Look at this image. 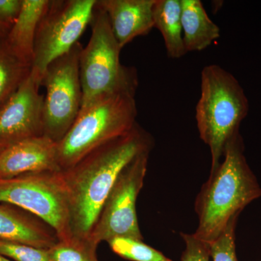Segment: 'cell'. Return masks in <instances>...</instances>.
Returning <instances> with one entry per match:
<instances>
[{
	"label": "cell",
	"mask_w": 261,
	"mask_h": 261,
	"mask_svg": "<svg viewBox=\"0 0 261 261\" xmlns=\"http://www.w3.org/2000/svg\"><path fill=\"white\" fill-rule=\"evenodd\" d=\"M152 146V136L137 123L129 132L99 146L63 171L72 236L89 238L118 175L139 154L151 151Z\"/></svg>",
	"instance_id": "obj_1"
},
{
	"label": "cell",
	"mask_w": 261,
	"mask_h": 261,
	"mask_svg": "<svg viewBox=\"0 0 261 261\" xmlns=\"http://www.w3.org/2000/svg\"><path fill=\"white\" fill-rule=\"evenodd\" d=\"M240 132L228 142L222 161L196 200L198 226L194 235L207 244L221 234L228 223L252 201L261 197V187L247 164Z\"/></svg>",
	"instance_id": "obj_2"
},
{
	"label": "cell",
	"mask_w": 261,
	"mask_h": 261,
	"mask_svg": "<svg viewBox=\"0 0 261 261\" xmlns=\"http://www.w3.org/2000/svg\"><path fill=\"white\" fill-rule=\"evenodd\" d=\"M249 109L245 90L233 75L220 65L204 67L195 118L200 139L210 148L211 170L222 161L228 142L240 132Z\"/></svg>",
	"instance_id": "obj_3"
},
{
	"label": "cell",
	"mask_w": 261,
	"mask_h": 261,
	"mask_svg": "<svg viewBox=\"0 0 261 261\" xmlns=\"http://www.w3.org/2000/svg\"><path fill=\"white\" fill-rule=\"evenodd\" d=\"M136 91H118L94 98L81 108L70 129L57 143L62 171L73 167L89 152L129 132L137 116Z\"/></svg>",
	"instance_id": "obj_4"
},
{
	"label": "cell",
	"mask_w": 261,
	"mask_h": 261,
	"mask_svg": "<svg viewBox=\"0 0 261 261\" xmlns=\"http://www.w3.org/2000/svg\"><path fill=\"white\" fill-rule=\"evenodd\" d=\"M90 24V39L86 47H82L80 56L82 107L102 94L137 91L139 85L135 68L121 64L122 49L113 34L107 14L97 3Z\"/></svg>",
	"instance_id": "obj_5"
},
{
	"label": "cell",
	"mask_w": 261,
	"mask_h": 261,
	"mask_svg": "<svg viewBox=\"0 0 261 261\" xmlns=\"http://www.w3.org/2000/svg\"><path fill=\"white\" fill-rule=\"evenodd\" d=\"M0 202L37 216L54 230L58 240L72 236L69 201L63 171L27 173L0 179Z\"/></svg>",
	"instance_id": "obj_6"
},
{
	"label": "cell",
	"mask_w": 261,
	"mask_h": 261,
	"mask_svg": "<svg viewBox=\"0 0 261 261\" xmlns=\"http://www.w3.org/2000/svg\"><path fill=\"white\" fill-rule=\"evenodd\" d=\"M97 0H49L34 43L32 72L42 80L48 65L68 53L90 24Z\"/></svg>",
	"instance_id": "obj_7"
},
{
	"label": "cell",
	"mask_w": 261,
	"mask_h": 261,
	"mask_svg": "<svg viewBox=\"0 0 261 261\" xmlns=\"http://www.w3.org/2000/svg\"><path fill=\"white\" fill-rule=\"evenodd\" d=\"M82 46L76 43L68 53L48 65L42 76L44 135L58 143L66 135L80 112L83 99L80 73Z\"/></svg>",
	"instance_id": "obj_8"
},
{
	"label": "cell",
	"mask_w": 261,
	"mask_h": 261,
	"mask_svg": "<svg viewBox=\"0 0 261 261\" xmlns=\"http://www.w3.org/2000/svg\"><path fill=\"white\" fill-rule=\"evenodd\" d=\"M149 153L139 154L118 175L89 236L97 245L116 238L142 240L136 202L143 187Z\"/></svg>",
	"instance_id": "obj_9"
},
{
	"label": "cell",
	"mask_w": 261,
	"mask_h": 261,
	"mask_svg": "<svg viewBox=\"0 0 261 261\" xmlns=\"http://www.w3.org/2000/svg\"><path fill=\"white\" fill-rule=\"evenodd\" d=\"M42 80L32 72L0 107V150L27 139L44 135Z\"/></svg>",
	"instance_id": "obj_10"
},
{
	"label": "cell",
	"mask_w": 261,
	"mask_h": 261,
	"mask_svg": "<svg viewBox=\"0 0 261 261\" xmlns=\"http://www.w3.org/2000/svg\"><path fill=\"white\" fill-rule=\"evenodd\" d=\"M45 171H62L57 142L46 136L20 141L0 152V179Z\"/></svg>",
	"instance_id": "obj_11"
},
{
	"label": "cell",
	"mask_w": 261,
	"mask_h": 261,
	"mask_svg": "<svg viewBox=\"0 0 261 261\" xmlns=\"http://www.w3.org/2000/svg\"><path fill=\"white\" fill-rule=\"evenodd\" d=\"M154 3L155 0H97L121 49L154 28Z\"/></svg>",
	"instance_id": "obj_12"
},
{
	"label": "cell",
	"mask_w": 261,
	"mask_h": 261,
	"mask_svg": "<svg viewBox=\"0 0 261 261\" xmlns=\"http://www.w3.org/2000/svg\"><path fill=\"white\" fill-rule=\"evenodd\" d=\"M0 240L48 250L58 239L54 230L37 216L0 202Z\"/></svg>",
	"instance_id": "obj_13"
},
{
	"label": "cell",
	"mask_w": 261,
	"mask_h": 261,
	"mask_svg": "<svg viewBox=\"0 0 261 261\" xmlns=\"http://www.w3.org/2000/svg\"><path fill=\"white\" fill-rule=\"evenodd\" d=\"M49 2L23 0L18 18L4 39L5 44L15 55L32 65L38 25Z\"/></svg>",
	"instance_id": "obj_14"
},
{
	"label": "cell",
	"mask_w": 261,
	"mask_h": 261,
	"mask_svg": "<svg viewBox=\"0 0 261 261\" xmlns=\"http://www.w3.org/2000/svg\"><path fill=\"white\" fill-rule=\"evenodd\" d=\"M184 43L187 53L204 50L219 39L221 30L200 0H181Z\"/></svg>",
	"instance_id": "obj_15"
},
{
	"label": "cell",
	"mask_w": 261,
	"mask_h": 261,
	"mask_svg": "<svg viewBox=\"0 0 261 261\" xmlns=\"http://www.w3.org/2000/svg\"><path fill=\"white\" fill-rule=\"evenodd\" d=\"M154 28L161 32L168 56L178 59L187 51L181 24V0H155L153 7Z\"/></svg>",
	"instance_id": "obj_16"
},
{
	"label": "cell",
	"mask_w": 261,
	"mask_h": 261,
	"mask_svg": "<svg viewBox=\"0 0 261 261\" xmlns=\"http://www.w3.org/2000/svg\"><path fill=\"white\" fill-rule=\"evenodd\" d=\"M32 65L15 55L0 41V107L28 79Z\"/></svg>",
	"instance_id": "obj_17"
},
{
	"label": "cell",
	"mask_w": 261,
	"mask_h": 261,
	"mask_svg": "<svg viewBox=\"0 0 261 261\" xmlns=\"http://www.w3.org/2000/svg\"><path fill=\"white\" fill-rule=\"evenodd\" d=\"M97 246L89 238L71 236L58 240L47 251L50 261H99Z\"/></svg>",
	"instance_id": "obj_18"
},
{
	"label": "cell",
	"mask_w": 261,
	"mask_h": 261,
	"mask_svg": "<svg viewBox=\"0 0 261 261\" xmlns=\"http://www.w3.org/2000/svg\"><path fill=\"white\" fill-rule=\"evenodd\" d=\"M113 252L123 258L132 261H172L162 252L144 243L142 240L116 238L108 242Z\"/></svg>",
	"instance_id": "obj_19"
},
{
	"label": "cell",
	"mask_w": 261,
	"mask_h": 261,
	"mask_svg": "<svg viewBox=\"0 0 261 261\" xmlns=\"http://www.w3.org/2000/svg\"><path fill=\"white\" fill-rule=\"evenodd\" d=\"M238 217L233 218L224 232L208 244L213 261H238L235 246V229Z\"/></svg>",
	"instance_id": "obj_20"
},
{
	"label": "cell",
	"mask_w": 261,
	"mask_h": 261,
	"mask_svg": "<svg viewBox=\"0 0 261 261\" xmlns=\"http://www.w3.org/2000/svg\"><path fill=\"white\" fill-rule=\"evenodd\" d=\"M0 254L14 261H50L47 250L0 240Z\"/></svg>",
	"instance_id": "obj_21"
},
{
	"label": "cell",
	"mask_w": 261,
	"mask_h": 261,
	"mask_svg": "<svg viewBox=\"0 0 261 261\" xmlns=\"http://www.w3.org/2000/svg\"><path fill=\"white\" fill-rule=\"evenodd\" d=\"M23 0H0V41L4 40L14 25Z\"/></svg>",
	"instance_id": "obj_22"
},
{
	"label": "cell",
	"mask_w": 261,
	"mask_h": 261,
	"mask_svg": "<svg viewBox=\"0 0 261 261\" xmlns=\"http://www.w3.org/2000/svg\"><path fill=\"white\" fill-rule=\"evenodd\" d=\"M185 243L181 261H209V245L196 238L195 235L181 233Z\"/></svg>",
	"instance_id": "obj_23"
},
{
	"label": "cell",
	"mask_w": 261,
	"mask_h": 261,
	"mask_svg": "<svg viewBox=\"0 0 261 261\" xmlns=\"http://www.w3.org/2000/svg\"><path fill=\"white\" fill-rule=\"evenodd\" d=\"M0 261H13L10 260V259L8 258V257L3 256V255H2L1 254H0Z\"/></svg>",
	"instance_id": "obj_24"
},
{
	"label": "cell",
	"mask_w": 261,
	"mask_h": 261,
	"mask_svg": "<svg viewBox=\"0 0 261 261\" xmlns=\"http://www.w3.org/2000/svg\"><path fill=\"white\" fill-rule=\"evenodd\" d=\"M2 150H0V152H1Z\"/></svg>",
	"instance_id": "obj_25"
}]
</instances>
